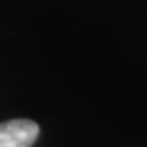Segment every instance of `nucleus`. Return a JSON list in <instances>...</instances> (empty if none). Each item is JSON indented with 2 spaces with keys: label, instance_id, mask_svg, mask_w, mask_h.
Listing matches in <instances>:
<instances>
[{
  "label": "nucleus",
  "instance_id": "f257e3e1",
  "mask_svg": "<svg viewBox=\"0 0 147 147\" xmlns=\"http://www.w3.org/2000/svg\"><path fill=\"white\" fill-rule=\"evenodd\" d=\"M39 136V126L31 119L0 123V147H31Z\"/></svg>",
  "mask_w": 147,
  "mask_h": 147
}]
</instances>
